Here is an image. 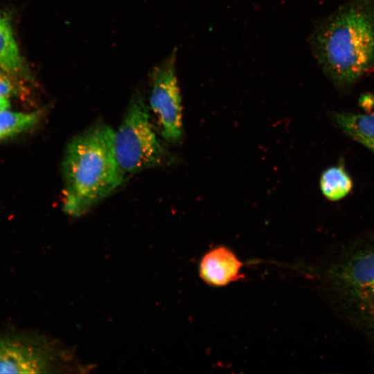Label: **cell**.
<instances>
[{"label":"cell","mask_w":374,"mask_h":374,"mask_svg":"<svg viewBox=\"0 0 374 374\" xmlns=\"http://www.w3.org/2000/svg\"><path fill=\"white\" fill-rule=\"evenodd\" d=\"M0 69L11 75L26 70L8 18L0 14Z\"/></svg>","instance_id":"9c48e42d"},{"label":"cell","mask_w":374,"mask_h":374,"mask_svg":"<svg viewBox=\"0 0 374 374\" xmlns=\"http://www.w3.org/2000/svg\"><path fill=\"white\" fill-rule=\"evenodd\" d=\"M54 350L40 340L0 335V373H40L54 368Z\"/></svg>","instance_id":"8992f818"},{"label":"cell","mask_w":374,"mask_h":374,"mask_svg":"<svg viewBox=\"0 0 374 374\" xmlns=\"http://www.w3.org/2000/svg\"><path fill=\"white\" fill-rule=\"evenodd\" d=\"M8 73L0 69V96L10 98L18 95V89ZM20 93V92H19Z\"/></svg>","instance_id":"7c38bea8"},{"label":"cell","mask_w":374,"mask_h":374,"mask_svg":"<svg viewBox=\"0 0 374 374\" xmlns=\"http://www.w3.org/2000/svg\"><path fill=\"white\" fill-rule=\"evenodd\" d=\"M312 274L330 310L374 352V230L330 247Z\"/></svg>","instance_id":"6da1fadb"},{"label":"cell","mask_w":374,"mask_h":374,"mask_svg":"<svg viewBox=\"0 0 374 374\" xmlns=\"http://www.w3.org/2000/svg\"><path fill=\"white\" fill-rule=\"evenodd\" d=\"M364 147L367 148L369 151L374 154V141L368 143Z\"/></svg>","instance_id":"9a60e30c"},{"label":"cell","mask_w":374,"mask_h":374,"mask_svg":"<svg viewBox=\"0 0 374 374\" xmlns=\"http://www.w3.org/2000/svg\"><path fill=\"white\" fill-rule=\"evenodd\" d=\"M241 267L242 262L231 250L218 247L203 256L199 276L208 285L224 286L242 278Z\"/></svg>","instance_id":"52a82bcc"},{"label":"cell","mask_w":374,"mask_h":374,"mask_svg":"<svg viewBox=\"0 0 374 374\" xmlns=\"http://www.w3.org/2000/svg\"><path fill=\"white\" fill-rule=\"evenodd\" d=\"M310 44L330 81L351 88L374 69V0H351L319 20Z\"/></svg>","instance_id":"7a4b0ae2"},{"label":"cell","mask_w":374,"mask_h":374,"mask_svg":"<svg viewBox=\"0 0 374 374\" xmlns=\"http://www.w3.org/2000/svg\"><path fill=\"white\" fill-rule=\"evenodd\" d=\"M330 119L346 136L363 146L374 141V112H334Z\"/></svg>","instance_id":"ba28073f"},{"label":"cell","mask_w":374,"mask_h":374,"mask_svg":"<svg viewBox=\"0 0 374 374\" xmlns=\"http://www.w3.org/2000/svg\"><path fill=\"white\" fill-rule=\"evenodd\" d=\"M323 195L331 202L347 197L353 188V179L342 164L332 166L323 171L319 179Z\"/></svg>","instance_id":"30bf717a"},{"label":"cell","mask_w":374,"mask_h":374,"mask_svg":"<svg viewBox=\"0 0 374 374\" xmlns=\"http://www.w3.org/2000/svg\"><path fill=\"white\" fill-rule=\"evenodd\" d=\"M44 112L42 109L31 112L0 110V141L33 129L39 123Z\"/></svg>","instance_id":"8fae6325"},{"label":"cell","mask_w":374,"mask_h":374,"mask_svg":"<svg viewBox=\"0 0 374 374\" xmlns=\"http://www.w3.org/2000/svg\"><path fill=\"white\" fill-rule=\"evenodd\" d=\"M150 114L142 96L136 94L114 130L116 158L125 174L163 166L172 159L154 129Z\"/></svg>","instance_id":"277c9868"},{"label":"cell","mask_w":374,"mask_h":374,"mask_svg":"<svg viewBox=\"0 0 374 374\" xmlns=\"http://www.w3.org/2000/svg\"><path fill=\"white\" fill-rule=\"evenodd\" d=\"M358 104L366 113L371 112L374 107V96L370 93L362 94L359 98Z\"/></svg>","instance_id":"4fadbf2b"},{"label":"cell","mask_w":374,"mask_h":374,"mask_svg":"<svg viewBox=\"0 0 374 374\" xmlns=\"http://www.w3.org/2000/svg\"><path fill=\"white\" fill-rule=\"evenodd\" d=\"M177 48L154 67L150 74L149 105L161 136L175 144L183 136L181 96L176 73Z\"/></svg>","instance_id":"5b68a950"},{"label":"cell","mask_w":374,"mask_h":374,"mask_svg":"<svg viewBox=\"0 0 374 374\" xmlns=\"http://www.w3.org/2000/svg\"><path fill=\"white\" fill-rule=\"evenodd\" d=\"M61 169L64 211L82 216L125 180L116 155L114 130L99 123L73 137L64 149Z\"/></svg>","instance_id":"3957f363"},{"label":"cell","mask_w":374,"mask_h":374,"mask_svg":"<svg viewBox=\"0 0 374 374\" xmlns=\"http://www.w3.org/2000/svg\"><path fill=\"white\" fill-rule=\"evenodd\" d=\"M10 107V102L8 98L0 96V110L9 109Z\"/></svg>","instance_id":"5bb4252c"}]
</instances>
